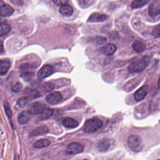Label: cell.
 Returning a JSON list of instances; mask_svg holds the SVG:
<instances>
[{
  "mask_svg": "<svg viewBox=\"0 0 160 160\" xmlns=\"http://www.w3.org/2000/svg\"><path fill=\"white\" fill-rule=\"evenodd\" d=\"M149 63V58L148 56H144L132 63L128 67V72L131 73L140 72L144 71Z\"/></svg>",
  "mask_w": 160,
  "mask_h": 160,
  "instance_id": "obj_1",
  "label": "cell"
},
{
  "mask_svg": "<svg viewBox=\"0 0 160 160\" xmlns=\"http://www.w3.org/2000/svg\"><path fill=\"white\" fill-rule=\"evenodd\" d=\"M102 121L98 118H92L87 121L84 125V131L87 133H93L102 126Z\"/></svg>",
  "mask_w": 160,
  "mask_h": 160,
  "instance_id": "obj_2",
  "label": "cell"
},
{
  "mask_svg": "<svg viewBox=\"0 0 160 160\" xmlns=\"http://www.w3.org/2000/svg\"><path fill=\"white\" fill-rule=\"evenodd\" d=\"M128 144L130 149L135 152H138L142 150L144 146L141 138L137 135H132L129 137Z\"/></svg>",
  "mask_w": 160,
  "mask_h": 160,
  "instance_id": "obj_3",
  "label": "cell"
},
{
  "mask_svg": "<svg viewBox=\"0 0 160 160\" xmlns=\"http://www.w3.org/2000/svg\"><path fill=\"white\" fill-rule=\"evenodd\" d=\"M83 150L84 148L81 144L78 142H72L67 147L66 153L68 155H75L81 153Z\"/></svg>",
  "mask_w": 160,
  "mask_h": 160,
  "instance_id": "obj_4",
  "label": "cell"
},
{
  "mask_svg": "<svg viewBox=\"0 0 160 160\" xmlns=\"http://www.w3.org/2000/svg\"><path fill=\"white\" fill-rule=\"evenodd\" d=\"M45 105L40 102H35L30 105L28 111L32 115L41 114L45 108Z\"/></svg>",
  "mask_w": 160,
  "mask_h": 160,
  "instance_id": "obj_5",
  "label": "cell"
},
{
  "mask_svg": "<svg viewBox=\"0 0 160 160\" xmlns=\"http://www.w3.org/2000/svg\"><path fill=\"white\" fill-rule=\"evenodd\" d=\"M47 102L51 105H56L59 103L62 100V96L59 92H52L48 94L46 98Z\"/></svg>",
  "mask_w": 160,
  "mask_h": 160,
  "instance_id": "obj_6",
  "label": "cell"
},
{
  "mask_svg": "<svg viewBox=\"0 0 160 160\" xmlns=\"http://www.w3.org/2000/svg\"><path fill=\"white\" fill-rule=\"evenodd\" d=\"M148 13L152 18H155L160 15V2L159 1H155L150 5Z\"/></svg>",
  "mask_w": 160,
  "mask_h": 160,
  "instance_id": "obj_7",
  "label": "cell"
},
{
  "mask_svg": "<svg viewBox=\"0 0 160 160\" xmlns=\"http://www.w3.org/2000/svg\"><path fill=\"white\" fill-rule=\"evenodd\" d=\"M53 67L50 65H46L43 66L38 72L37 76L40 79H44L49 76L53 73Z\"/></svg>",
  "mask_w": 160,
  "mask_h": 160,
  "instance_id": "obj_8",
  "label": "cell"
},
{
  "mask_svg": "<svg viewBox=\"0 0 160 160\" xmlns=\"http://www.w3.org/2000/svg\"><path fill=\"white\" fill-rule=\"evenodd\" d=\"M148 91V87L147 85H144L138 90L134 93V99L136 102H139L143 100L147 96Z\"/></svg>",
  "mask_w": 160,
  "mask_h": 160,
  "instance_id": "obj_9",
  "label": "cell"
},
{
  "mask_svg": "<svg viewBox=\"0 0 160 160\" xmlns=\"http://www.w3.org/2000/svg\"><path fill=\"white\" fill-rule=\"evenodd\" d=\"M117 47L112 43L107 44L100 49V52L107 56H111L117 51Z\"/></svg>",
  "mask_w": 160,
  "mask_h": 160,
  "instance_id": "obj_10",
  "label": "cell"
},
{
  "mask_svg": "<svg viewBox=\"0 0 160 160\" xmlns=\"http://www.w3.org/2000/svg\"><path fill=\"white\" fill-rule=\"evenodd\" d=\"M2 1H1V8H0V13L1 16L3 17H10L14 12V10L10 5L2 3Z\"/></svg>",
  "mask_w": 160,
  "mask_h": 160,
  "instance_id": "obj_11",
  "label": "cell"
},
{
  "mask_svg": "<svg viewBox=\"0 0 160 160\" xmlns=\"http://www.w3.org/2000/svg\"><path fill=\"white\" fill-rule=\"evenodd\" d=\"M32 114L28 111H24L20 112L18 115V120L20 124H25L29 121L32 117Z\"/></svg>",
  "mask_w": 160,
  "mask_h": 160,
  "instance_id": "obj_12",
  "label": "cell"
},
{
  "mask_svg": "<svg viewBox=\"0 0 160 160\" xmlns=\"http://www.w3.org/2000/svg\"><path fill=\"white\" fill-rule=\"evenodd\" d=\"M24 93L26 97L29 100H33L41 96V93L39 91L34 89L27 88L24 90Z\"/></svg>",
  "mask_w": 160,
  "mask_h": 160,
  "instance_id": "obj_13",
  "label": "cell"
},
{
  "mask_svg": "<svg viewBox=\"0 0 160 160\" xmlns=\"http://www.w3.org/2000/svg\"><path fill=\"white\" fill-rule=\"evenodd\" d=\"M111 147V140L108 138L102 139L98 144V148L101 152H105L108 150Z\"/></svg>",
  "mask_w": 160,
  "mask_h": 160,
  "instance_id": "obj_14",
  "label": "cell"
},
{
  "mask_svg": "<svg viewBox=\"0 0 160 160\" xmlns=\"http://www.w3.org/2000/svg\"><path fill=\"white\" fill-rule=\"evenodd\" d=\"M62 123L64 127L68 128H75L78 126V122L74 119L71 118H64L62 121Z\"/></svg>",
  "mask_w": 160,
  "mask_h": 160,
  "instance_id": "obj_15",
  "label": "cell"
},
{
  "mask_svg": "<svg viewBox=\"0 0 160 160\" xmlns=\"http://www.w3.org/2000/svg\"><path fill=\"white\" fill-rule=\"evenodd\" d=\"M11 66L10 61L8 60L1 61L0 62V73L1 76H3L7 73Z\"/></svg>",
  "mask_w": 160,
  "mask_h": 160,
  "instance_id": "obj_16",
  "label": "cell"
},
{
  "mask_svg": "<svg viewBox=\"0 0 160 160\" xmlns=\"http://www.w3.org/2000/svg\"><path fill=\"white\" fill-rule=\"evenodd\" d=\"M60 12L65 16H70L73 12V8L68 4L62 5L60 9Z\"/></svg>",
  "mask_w": 160,
  "mask_h": 160,
  "instance_id": "obj_17",
  "label": "cell"
},
{
  "mask_svg": "<svg viewBox=\"0 0 160 160\" xmlns=\"http://www.w3.org/2000/svg\"><path fill=\"white\" fill-rule=\"evenodd\" d=\"M49 132V130L46 126H40L32 131L31 133L32 136H37L42 135L46 134Z\"/></svg>",
  "mask_w": 160,
  "mask_h": 160,
  "instance_id": "obj_18",
  "label": "cell"
},
{
  "mask_svg": "<svg viewBox=\"0 0 160 160\" xmlns=\"http://www.w3.org/2000/svg\"><path fill=\"white\" fill-rule=\"evenodd\" d=\"M132 48L137 53H140L146 49V46L145 44L139 41H136L132 44Z\"/></svg>",
  "mask_w": 160,
  "mask_h": 160,
  "instance_id": "obj_19",
  "label": "cell"
},
{
  "mask_svg": "<svg viewBox=\"0 0 160 160\" xmlns=\"http://www.w3.org/2000/svg\"><path fill=\"white\" fill-rule=\"evenodd\" d=\"M50 140L48 139H41L37 140L34 144V147L36 148H43L50 145Z\"/></svg>",
  "mask_w": 160,
  "mask_h": 160,
  "instance_id": "obj_20",
  "label": "cell"
},
{
  "mask_svg": "<svg viewBox=\"0 0 160 160\" xmlns=\"http://www.w3.org/2000/svg\"><path fill=\"white\" fill-rule=\"evenodd\" d=\"M108 17L106 15L96 13L92 16L90 18V20L92 22H103L108 19Z\"/></svg>",
  "mask_w": 160,
  "mask_h": 160,
  "instance_id": "obj_21",
  "label": "cell"
},
{
  "mask_svg": "<svg viewBox=\"0 0 160 160\" xmlns=\"http://www.w3.org/2000/svg\"><path fill=\"white\" fill-rule=\"evenodd\" d=\"M11 30V27L9 24L5 23H2L0 27V34L3 36L6 35L10 32Z\"/></svg>",
  "mask_w": 160,
  "mask_h": 160,
  "instance_id": "obj_22",
  "label": "cell"
},
{
  "mask_svg": "<svg viewBox=\"0 0 160 160\" xmlns=\"http://www.w3.org/2000/svg\"><path fill=\"white\" fill-rule=\"evenodd\" d=\"M148 0H134L132 3L133 9H138L143 7L148 3Z\"/></svg>",
  "mask_w": 160,
  "mask_h": 160,
  "instance_id": "obj_23",
  "label": "cell"
},
{
  "mask_svg": "<svg viewBox=\"0 0 160 160\" xmlns=\"http://www.w3.org/2000/svg\"><path fill=\"white\" fill-rule=\"evenodd\" d=\"M53 110L50 108H45L40 115V118L42 120L47 119L50 118L53 113Z\"/></svg>",
  "mask_w": 160,
  "mask_h": 160,
  "instance_id": "obj_24",
  "label": "cell"
},
{
  "mask_svg": "<svg viewBox=\"0 0 160 160\" xmlns=\"http://www.w3.org/2000/svg\"><path fill=\"white\" fill-rule=\"evenodd\" d=\"M107 41V40L105 37H103V36H98L92 38L91 42L94 44L100 45H102L105 43Z\"/></svg>",
  "mask_w": 160,
  "mask_h": 160,
  "instance_id": "obj_25",
  "label": "cell"
},
{
  "mask_svg": "<svg viewBox=\"0 0 160 160\" xmlns=\"http://www.w3.org/2000/svg\"><path fill=\"white\" fill-rule=\"evenodd\" d=\"M21 77L25 81H30L34 77V73L32 72H24L21 74Z\"/></svg>",
  "mask_w": 160,
  "mask_h": 160,
  "instance_id": "obj_26",
  "label": "cell"
},
{
  "mask_svg": "<svg viewBox=\"0 0 160 160\" xmlns=\"http://www.w3.org/2000/svg\"><path fill=\"white\" fill-rule=\"evenodd\" d=\"M54 88V85L51 82H46L43 84L42 90L44 92H48L53 90Z\"/></svg>",
  "mask_w": 160,
  "mask_h": 160,
  "instance_id": "obj_27",
  "label": "cell"
},
{
  "mask_svg": "<svg viewBox=\"0 0 160 160\" xmlns=\"http://www.w3.org/2000/svg\"><path fill=\"white\" fill-rule=\"evenodd\" d=\"M29 101V100L26 96L21 97V98H19L18 101V105L20 108L24 107L28 103Z\"/></svg>",
  "mask_w": 160,
  "mask_h": 160,
  "instance_id": "obj_28",
  "label": "cell"
},
{
  "mask_svg": "<svg viewBox=\"0 0 160 160\" xmlns=\"http://www.w3.org/2000/svg\"><path fill=\"white\" fill-rule=\"evenodd\" d=\"M11 89L14 92H18L22 89V86L19 82H14L11 85Z\"/></svg>",
  "mask_w": 160,
  "mask_h": 160,
  "instance_id": "obj_29",
  "label": "cell"
},
{
  "mask_svg": "<svg viewBox=\"0 0 160 160\" xmlns=\"http://www.w3.org/2000/svg\"><path fill=\"white\" fill-rule=\"evenodd\" d=\"M152 35L156 38L160 37V24L156 26L155 28L152 30Z\"/></svg>",
  "mask_w": 160,
  "mask_h": 160,
  "instance_id": "obj_30",
  "label": "cell"
},
{
  "mask_svg": "<svg viewBox=\"0 0 160 160\" xmlns=\"http://www.w3.org/2000/svg\"><path fill=\"white\" fill-rule=\"evenodd\" d=\"M4 108H5V113L7 115V117L10 118L12 117V112L8 102L6 101H5L4 102Z\"/></svg>",
  "mask_w": 160,
  "mask_h": 160,
  "instance_id": "obj_31",
  "label": "cell"
},
{
  "mask_svg": "<svg viewBox=\"0 0 160 160\" xmlns=\"http://www.w3.org/2000/svg\"><path fill=\"white\" fill-rule=\"evenodd\" d=\"M54 4L58 6H62V5L67 4L69 2V0H52Z\"/></svg>",
  "mask_w": 160,
  "mask_h": 160,
  "instance_id": "obj_32",
  "label": "cell"
},
{
  "mask_svg": "<svg viewBox=\"0 0 160 160\" xmlns=\"http://www.w3.org/2000/svg\"><path fill=\"white\" fill-rule=\"evenodd\" d=\"M12 2L16 5H22L23 4L22 0H11Z\"/></svg>",
  "mask_w": 160,
  "mask_h": 160,
  "instance_id": "obj_33",
  "label": "cell"
},
{
  "mask_svg": "<svg viewBox=\"0 0 160 160\" xmlns=\"http://www.w3.org/2000/svg\"><path fill=\"white\" fill-rule=\"evenodd\" d=\"M1 54H2V52H3V45H2V43H1Z\"/></svg>",
  "mask_w": 160,
  "mask_h": 160,
  "instance_id": "obj_34",
  "label": "cell"
},
{
  "mask_svg": "<svg viewBox=\"0 0 160 160\" xmlns=\"http://www.w3.org/2000/svg\"><path fill=\"white\" fill-rule=\"evenodd\" d=\"M158 87H159V89H160V77L159 78V80H158Z\"/></svg>",
  "mask_w": 160,
  "mask_h": 160,
  "instance_id": "obj_35",
  "label": "cell"
}]
</instances>
